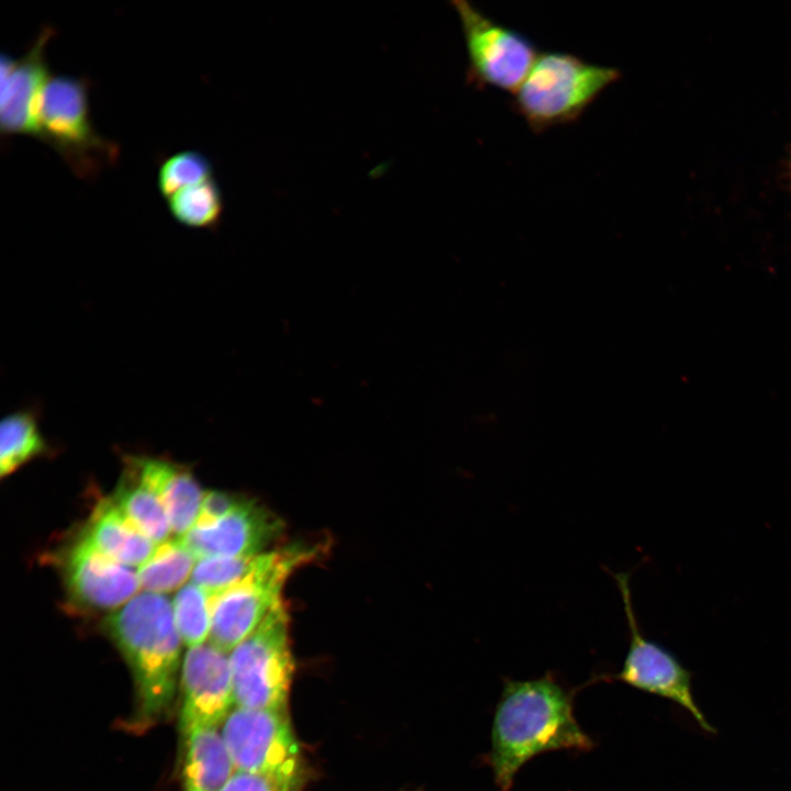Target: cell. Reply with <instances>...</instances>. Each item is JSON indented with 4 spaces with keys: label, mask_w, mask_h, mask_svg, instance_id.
Wrapping results in <instances>:
<instances>
[{
    "label": "cell",
    "mask_w": 791,
    "mask_h": 791,
    "mask_svg": "<svg viewBox=\"0 0 791 791\" xmlns=\"http://www.w3.org/2000/svg\"><path fill=\"white\" fill-rule=\"evenodd\" d=\"M170 214L190 229L213 230L218 227L223 212V196L216 181L211 178L183 188L167 199Z\"/></svg>",
    "instance_id": "obj_20"
},
{
    "label": "cell",
    "mask_w": 791,
    "mask_h": 791,
    "mask_svg": "<svg viewBox=\"0 0 791 791\" xmlns=\"http://www.w3.org/2000/svg\"><path fill=\"white\" fill-rule=\"evenodd\" d=\"M281 523L254 501L241 499L221 519L194 525L180 539L197 560L208 557H241L261 554L279 534Z\"/></svg>",
    "instance_id": "obj_13"
},
{
    "label": "cell",
    "mask_w": 791,
    "mask_h": 791,
    "mask_svg": "<svg viewBox=\"0 0 791 791\" xmlns=\"http://www.w3.org/2000/svg\"><path fill=\"white\" fill-rule=\"evenodd\" d=\"M183 736L182 791H221L236 770L218 727H198Z\"/></svg>",
    "instance_id": "obj_16"
},
{
    "label": "cell",
    "mask_w": 791,
    "mask_h": 791,
    "mask_svg": "<svg viewBox=\"0 0 791 791\" xmlns=\"http://www.w3.org/2000/svg\"><path fill=\"white\" fill-rule=\"evenodd\" d=\"M467 53V79L476 88H493L513 94L522 85L538 51L523 33L503 25L468 1L452 2Z\"/></svg>",
    "instance_id": "obj_7"
},
{
    "label": "cell",
    "mask_w": 791,
    "mask_h": 791,
    "mask_svg": "<svg viewBox=\"0 0 791 791\" xmlns=\"http://www.w3.org/2000/svg\"><path fill=\"white\" fill-rule=\"evenodd\" d=\"M40 411L27 406L7 414L0 424V476L7 477L51 447L40 427Z\"/></svg>",
    "instance_id": "obj_18"
},
{
    "label": "cell",
    "mask_w": 791,
    "mask_h": 791,
    "mask_svg": "<svg viewBox=\"0 0 791 791\" xmlns=\"http://www.w3.org/2000/svg\"><path fill=\"white\" fill-rule=\"evenodd\" d=\"M239 501L238 497L226 492L210 491L205 493L194 525H203L221 519L232 511Z\"/></svg>",
    "instance_id": "obj_25"
},
{
    "label": "cell",
    "mask_w": 791,
    "mask_h": 791,
    "mask_svg": "<svg viewBox=\"0 0 791 791\" xmlns=\"http://www.w3.org/2000/svg\"><path fill=\"white\" fill-rule=\"evenodd\" d=\"M55 34L44 26L20 58L2 53L0 70V131L2 136L27 135L40 140L37 105L41 92L52 76L45 48Z\"/></svg>",
    "instance_id": "obj_12"
},
{
    "label": "cell",
    "mask_w": 791,
    "mask_h": 791,
    "mask_svg": "<svg viewBox=\"0 0 791 791\" xmlns=\"http://www.w3.org/2000/svg\"><path fill=\"white\" fill-rule=\"evenodd\" d=\"M259 555L199 559L191 575L192 582L218 594L249 573Z\"/></svg>",
    "instance_id": "obj_23"
},
{
    "label": "cell",
    "mask_w": 791,
    "mask_h": 791,
    "mask_svg": "<svg viewBox=\"0 0 791 791\" xmlns=\"http://www.w3.org/2000/svg\"><path fill=\"white\" fill-rule=\"evenodd\" d=\"M212 178L210 160L198 151H182L159 166L157 187L166 200L177 191Z\"/></svg>",
    "instance_id": "obj_22"
},
{
    "label": "cell",
    "mask_w": 791,
    "mask_h": 791,
    "mask_svg": "<svg viewBox=\"0 0 791 791\" xmlns=\"http://www.w3.org/2000/svg\"><path fill=\"white\" fill-rule=\"evenodd\" d=\"M124 460L160 498L171 534L185 536L194 526L205 495L191 471L165 457L127 455Z\"/></svg>",
    "instance_id": "obj_14"
},
{
    "label": "cell",
    "mask_w": 791,
    "mask_h": 791,
    "mask_svg": "<svg viewBox=\"0 0 791 791\" xmlns=\"http://www.w3.org/2000/svg\"><path fill=\"white\" fill-rule=\"evenodd\" d=\"M317 547L291 545L261 553L243 579L214 594L210 642L231 653L247 638L281 601L282 587L301 565L314 559Z\"/></svg>",
    "instance_id": "obj_5"
},
{
    "label": "cell",
    "mask_w": 791,
    "mask_h": 791,
    "mask_svg": "<svg viewBox=\"0 0 791 791\" xmlns=\"http://www.w3.org/2000/svg\"><path fill=\"white\" fill-rule=\"evenodd\" d=\"M620 78L615 67L566 52H543L512 94L511 105L534 133H542L576 122Z\"/></svg>",
    "instance_id": "obj_3"
},
{
    "label": "cell",
    "mask_w": 791,
    "mask_h": 791,
    "mask_svg": "<svg viewBox=\"0 0 791 791\" xmlns=\"http://www.w3.org/2000/svg\"><path fill=\"white\" fill-rule=\"evenodd\" d=\"M89 80L51 76L38 100L40 141L56 151L81 179L94 178L112 166L119 146L93 127L88 104Z\"/></svg>",
    "instance_id": "obj_4"
},
{
    "label": "cell",
    "mask_w": 791,
    "mask_h": 791,
    "mask_svg": "<svg viewBox=\"0 0 791 791\" xmlns=\"http://www.w3.org/2000/svg\"><path fill=\"white\" fill-rule=\"evenodd\" d=\"M100 552L129 567H140L157 545L135 527L112 499L98 502L81 532Z\"/></svg>",
    "instance_id": "obj_15"
},
{
    "label": "cell",
    "mask_w": 791,
    "mask_h": 791,
    "mask_svg": "<svg viewBox=\"0 0 791 791\" xmlns=\"http://www.w3.org/2000/svg\"><path fill=\"white\" fill-rule=\"evenodd\" d=\"M613 578L626 614L630 645L621 670L612 679L673 701L687 710L702 729L715 733L693 698L691 671L669 649L640 633L631 599L630 573L616 572Z\"/></svg>",
    "instance_id": "obj_9"
},
{
    "label": "cell",
    "mask_w": 791,
    "mask_h": 791,
    "mask_svg": "<svg viewBox=\"0 0 791 791\" xmlns=\"http://www.w3.org/2000/svg\"><path fill=\"white\" fill-rule=\"evenodd\" d=\"M490 740L484 761L499 791H510L521 768L542 753L588 751L594 745L575 717L571 694L549 675L504 680Z\"/></svg>",
    "instance_id": "obj_1"
},
{
    "label": "cell",
    "mask_w": 791,
    "mask_h": 791,
    "mask_svg": "<svg viewBox=\"0 0 791 791\" xmlns=\"http://www.w3.org/2000/svg\"><path fill=\"white\" fill-rule=\"evenodd\" d=\"M234 704L286 711L293 672L289 616L282 600L230 654Z\"/></svg>",
    "instance_id": "obj_6"
},
{
    "label": "cell",
    "mask_w": 791,
    "mask_h": 791,
    "mask_svg": "<svg viewBox=\"0 0 791 791\" xmlns=\"http://www.w3.org/2000/svg\"><path fill=\"white\" fill-rule=\"evenodd\" d=\"M286 781L244 771H235L221 791H296Z\"/></svg>",
    "instance_id": "obj_24"
},
{
    "label": "cell",
    "mask_w": 791,
    "mask_h": 791,
    "mask_svg": "<svg viewBox=\"0 0 791 791\" xmlns=\"http://www.w3.org/2000/svg\"><path fill=\"white\" fill-rule=\"evenodd\" d=\"M221 734L236 771L299 786L301 754L288 710L235 706L223 721Z\"/></svg>",
    "instance_id": "obj_8"
},
{
    "label": "cell",
    "mask_w": 791,
    "mask_h": 791,
    "mask_svg": "<svg viewBox=\"0 0 791 791\" xmlns=\"http://www.w3.org/2000/svg\"><path fill=\"white\" fill-rule=\"evenodd\" d=\"M180 729L218 727L234 704L229 653L213 644L189 647L182 661Z\"/></svg>",
    "instance_id": "obj_11"
},
{
    "label": "cell",
    "mask_w": 791,
    "mask_h": 791,
    "mask_svg": "<svg viewBox=\"0 0 791 791\" xmlns=\"http://www.w3.org/2000/svg\"><path fill=\"white\" fill-rule=\"evenodd\" d=\"M104 627L132 670L141 722L157 718L172 700L180 664L172 604L144 591L111 613Z\"/></svg>",
    "instance_id": "obj_2"
},
{
    "label": "cell",
    "mask_w": 791,
    "mask_h": 791,
    "mask_svg": "<svg viewBox=\"0 0 791 791\" xmlns=\"http://www.w3.org/2000/svg\"><path fill=\"white\" fill-rule=\"evenodd\" d=\"M124 465L112 501L156 545L166 542L172 534L160 498L127 461L124 460Z\"/></svg>",
    "instance_id": "obj_17"
},
{
    "label": "cell",
    "mask_w": 791,
    "mask_h": 791,
    "mask_svg": "<svg viewBox=\"0 0 791 791\" xmlns=\"http://www.w3.org/2000/svg\"><path fill=\"white\" fill-rule=\"evenodd\" d=\"M196 560L180 538H169L137 568L140 587L158 594L176 590L192 575Z\"/></svg>",
    "instance_id": "obj_19"
},
{
    "label": "cell",
    "mask_w": 791,
    "mask_h": 791,
    "mask_svg": "<svg viewBox=\"0 0 791 791\" xmlns=\"http://www.w3.org/2000/svg\"><path fill=\"white\" fill-rule=\"evenodd\" d=\"M214 594L190 582L182 586L172 602L176 627L182 642L194 647L210 637Z\"/></svg>",
    "instance_id": "obj_21"
},
{
    "label": "cell",
    "mask_w": 791,
    "mask_h": 791,
    "mask_svg": "<svg viewBox=\"0 0 791 791\" xmlns=\"http://www.w3.org/2000/svg\"><path fill=\"white\" fill-rule=\"evenodd\" d=\"M62 568L70 601L85 610H118L141 588L135 570L100 552L82 533L64 552Z\"/></svg>",
    "instance_id": "obj_10"
}]
</instances>
